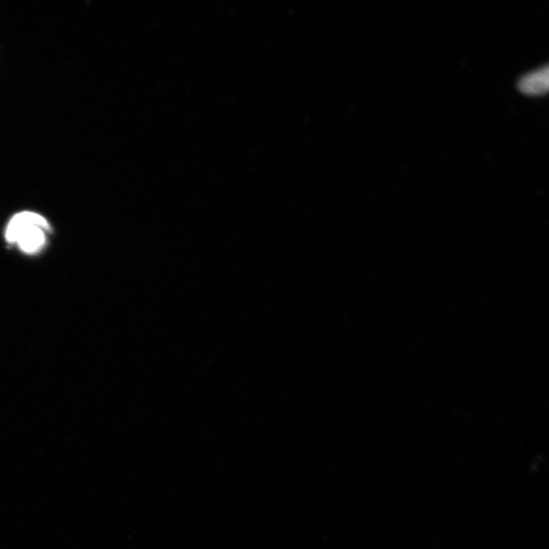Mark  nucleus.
Wrapping results in <instances>:
<instances>
[{"mask_svg": "<svg viewBox=\"0 0 549 549\" xmlns=\"http://www.w3.org/2000/svg\"><path fill=\"white\" fill-rule=\"evenodd\" d=\"M46 230H49V224L41 215L21 212L14 215L10 221L5 239L9 242L18 243L26 254H35L46 244Z\"/></svg>", "mask_w": 549, "mask_h": 549, "instance_id": "1", "label": "nucleus"}, {"mask_svg": "<svg viewBox=\"0 0 549 549\" xmlns=\"http://www.w3.org/2000/svg\"><path fill=\"white\" fill-rule=\"evenodd\" d=\"M520 91L527 95H541L547 91L548 89V70L547 66L545 69H539L532 72L527 73L518 85Z\"/></svg>", "mask_w": 549, "mask_h": 549, "instance_id": "2", "label": "nucleus"}]
</instances>
